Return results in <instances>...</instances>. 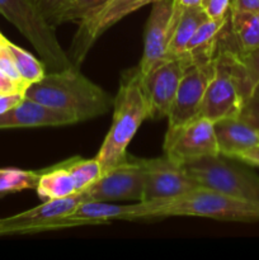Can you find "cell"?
<instances>
[{
	"instance_id": "cell-1",
	"label": "cell",
	"mask_w": 259,
	"mask_h": 260,
	"mask_svg": "<svg viewBox=\"0 0 259 260\" xmlns=\"http://www.w3.org/2000/svg\"><path fill=\"white\" fill-rule=\"evenodd\" d=\"M25 98L75 117L78 122L104 116L113 108L114 96L83 75L80 68L70 66L50 71L25 89Z\"/></svg>"
},
{
	"instance_id": "cell-2",
	"label": "cell",
	"mask_w": 259,
	"mask_h": 260,
	"mask_svg": "<svg viewBox=\"0 0 259 260\" xmlns=\"http://www.w3.org/2000/svg\"><path fill=\"white\" fill-rule=\"evenodd\" d=\"M185 216L229 222H258L259 205L207 188H198L167 200L135 203L134 221H154Z\"/></svg>"
},
{
	"instance_id": "cell-3",
	"label": "cell",
	"mask_w": 259,
	"mask_h": 260,
	"mask_svg": "<svg viewBox=\"0 0 259 260\" xmlns=\"http://www.w3.org/2000/svg\"><path fill=\"white\" fill-rule=\"evenodd\" d=\"M145 119H149V106L142 74L136 66L122 73L118 91L114 96L111 128L95 156L103 174L128 159L127 147Z\"/></svg>"
},
{
	"instance_id": "cell-4",
	"label": "cell",
	"mask_w": 259,
	"mask_h": 260,
	"mask_svg": "<svg viewBox=\"0 0 259 260\" xmlns=\"http://www.w3.org/2000/svg\"><path fill=\"white\" fill-rule=\"evenodd\" d=\"M249 93L250 89L238 50L223 46L220 41L200 116L212 122L239 116Z\"/></svg>"
},
{
	"instance_id": "cell-5",
	"label": "cell",
	"mask_w": 259,
	"mask_h": 260,
	"mask_svg": "<svg viewBox=\"0 0 259 260\" xmlns=\"http://www.w3.org/2000/svg\"><path fill=\"white\" fill-rule=\"evenodd\" d=\"M0 14L29 41L48 71L74 66L58 42L55 27L41 14L33 0H0Z\"/></svg>"
},
{
	"instance_id": "cell-6",
	"label": "cell",
	"mask_w": 259,
	"mask_h": 260,
	"mask_svg": "<svg viewBox=\"0 0 259 260\" xmlns=\"http://www.w3.org/2000/svg\"><path fill=\"white\" fill-rule=\"evenodd\" d=\"M183 167L201 188L259 205V177L239 160L220 154L185 162Z\"/></svg>"
},
{
	"instance_id": "cell-7",
	"label": "cell",
	"mask_w": 259,
	"mask_h": 260,
	"mask_svg": "<svg viewBox=\"0 0 259 260\" xmlns=\"http://www.w3.org/2000/svg\"><path fill=\"white\" fill-rule=\"evenodd\" d=\"M86 201L83 192L65 198L47 200L35 208L0 218V238L48 233L68 229L66 216L74 212L78 205Z\"/></svg>"
},
{
	"instance_id": "cell-8",
	"label": "cell",
	"mask_w": 259,
	"mask_h": 260,
	"mask_svg": "<svg viewBox=\"0 0 259 260\" xmlns=\"http://www.w3.org/2000/svg\"><path fill=\"white\" fill-rule=\"evenodd\" d=\"M154 2L156 0H111L101 9L81 20L68 52L71 63L80 68L89 51L107 30L128 14Z\"/></svg>"
},
{
	"instance_id": "cell-9",
	"label": "cell",
	"mask_w": 259,
	"mask_h": 260,
	"mask_svg": "<svg viewBox=\"0 0 259 260\" xmlns=\"http://www.w3.org/2000/svg\"><path fill=\"white\" fill-rule=\"evenodd\" d=\"M164 155L179 164L220 155L215 134V122L197 117L165 134Z\"/></svg>"
},
{
	"instance_id": "cell-10",
	"label": "cell",
	"mask_w": 259,
	"mask_h": 260,
	"mask_svg": "<svg viewBox=\"0 0 259 260\" xmlns=\"http://www.w3.org/2000/svg\"><path fill=\"white\" fill-rule=\"evenodd\" d=\"M144 177V197L141 202L178 197L201 188L192 179L183 164L168 156L139 159Z\"/></svg>"
},
{
	"instance_id": "cell-11",
	"label": "cell",
	"mask_w": 259,
	"mask_h": 260,
	"mask_svg": "<svg viewBox=\"0 0 259 260\" xmlns=\"http://www.w3.org/2000/svg\"><path fill=\"white\" fill-rule=\"evenodd\" d=\"M83 193L86 201L141 202L144 197V177L137 157L128 156L126 161L104 173Z\"/></svg>"
},
{
	"instance_id": "cell-12",
	"label": "cell",
	"mask_w": 259,
	"mask_h": 260,
	"mask_svg": "<svg viewBox=\"0 0 259 260\" xmlns=\"http://www.w3.org/2000/svg\"><path fill=\"white\" fill-rule=\"evenodd\" d=\"M213 60L206 63H189L183 73L169 114L168 128H177L200 117L203 96L212 75Z\"/></svg>"
},
{
	"instance_id": "cell-13",
	"label": "cell",
	"mask_w": 259,
	"mask_h": 260,
	"mask_svg": "<svg viewBox=\"0 0 259 260\" xmlns=\"http://www.w3.org/2000/svg\"><path fill=\"white\" fill-rule=\"evenodd\" d=\"M187 65L184 58H167L142 75L149 119L167 118Z\"/></svg>"
},
{
	"instance_id": "cell-14",
	"label": "cell",
	"mask_w": 259,
	"mask_h": 260,
	"mask_svg": "<svg viewBox=\"0 0 259 260\" xmlns=\"http://www.w3.org/2000/svg\"><path fill=\"white\" fill-rule=\"evenodd\" d=\"M177 0H156L152 3L144 32V52L139 69L142 75L165 58V51L177 18Z\"/></svg>"
},
{
	"instance_id": "cell-15",
	"label": "cell",
	"mask_w": 259,
	"mask_h": 260,
	"mask_svg": "<svg viewBox=\"0 0 259 260\" xmlns=\"http://www.w3.org/2000/svg\"><path fill=\"white\" fill-rule=\"evenodd\" d=\"M75 123H79L75 117L53 111L25 96L14 107L0 113V129L61 127Z\"/></svg>"
},
{
	"instance_id": "cell-16",
	"label": "cell",
	"mask_w": 259,
	"mask_h": 260,
	"mask_svg": "<svg viewBox=\"0 0 259 260\" xmlns=\"http://www.w3.org/2000/svg\"><path fill=\"white\" fill-rule=\"evenodd\" d=\"M215 134L220 154L229 157L259 145V131L238 116L216 121Z\"/></svg>"
},
{
	"instance_id": "cell-17",
	"label": "cell",
	"mask_w": 259,
	"mask_h": 260,
	"mask_svg": "<svg viewBox=\"0 0 259 260\" xmlns=\"http://www.w3.org/2000/svg\"><path fill=\"white\" fill-rule=\"evenodd\" d=\"M229 22V17L223 19H210L206 18L185 50L184 60L188 63H206L211 62L217 53L222 32Z\"/></svg>"
},
{
	"instance_id": "cell-18",
	"label": "cell",
	"mask_w": 259,
	"mask_h": 260,
	"mask_svg": "<svg viewBox=\"0 0 259 260\" xmlns=\"http://www.w3.org/2000/svg\"><path fill=\"white\" fill-rule=\"evenodd\" d=\"M178 5V4H177ZM207 18L202 5L182 8L178 5L177 18L165 51V58H184L185 50L201 23Z\"/></svg>"
},
{
	"instance_id": "cell-19",
	"label": "cell",
	"mask_w": 259,
	"mask_h": 260,
	"mask_svg": "<svg viewBox=\"0 0 259 260\" xmlns=\"http://www.w3.org/2000/svg\"><path fill=\"white\" fill-rule=\"evenodd\" d=\"M35 190L38 197L45 201L58 200L78 193L65 161L41 170L40 179Z\"/></svg>"
},
{
	"instance_id": "cell-20",
	"label": "cell",
	"mask_w": 259,
	"mask_h": 260,
	"mask_svg": "<svg viewBox=\"0 0 259 260\" xmlns=\"http://www.w3.org/2000/svg\"><path fill=\"white\" fill-rule=\"evenodd\" d=\"M229 24L239 52L259 47V12L230 9Z\"/></svg>"
},
{
	"instance_id": "cell-21",
	"label": "cell",
	"mask_w": 259,
	"mask_h": 260,
	"mask_svg": "<svg viewBox=\"0 0 259 260\" xmlns=\"http://www.w3.org/2000/svg\"><path fill=\"white\" fill-rule=\"evenodd\" d=\"M65 165L73 177L78 193L88 189L103 174L102 165L96 157L93 159H83L80 156L70 157L65 160Z\"/></svg>"
},
{
	"instance_id": "cell-22",
	"label": "cell",
	"mask_w": 259,
	"mask_h": 260,
	"mask_svg": "<svg viewBox=\"0 0 259 260\" xmlns=\"http://www.w3.org/2000/svg\"><path fill=\"white\" fill-rule=\"evenodd\" d=\"M41 170H23L17 168L0 169V196L36 189Z\"/></svg>"
},
{
	"instance_id": "cell-23",
	"label": "cell",
	"mask_w": 259,
	"mask_h": 260,
	"mask_svg": "<svg viewBox=\"0 0 259 260\" xmlns=\"http://www.w3.org/2000/svg\"><path fill=\"white\" fill-rule=\"evenodd\" d=\"M7 46L13 60H14L15 66H17L18 71H19L20 78L23 79V81L28 86L30 84L40 81L46 75V65L43 63V61L37 60L35 56L30 55L29 52L23 50L19 46L12 43L10 41H8Z\"/></svg>"
},
{
	"instance_id": "cell-24",
	"label": "cell",
	"mask_w": 259,
	"mask_h": 260,
	"mask_svg": "<svg viewBox=\"0 0 259 260\" xmlns=\"http://www.w3.org/2000/svg\"><path fill=\"white\" fill-rule=\"evenodd\" d=\"M109 2L111 0H70L56 15L52 25L56 28L68 22L80 23L81 20L101 9Z\"/></svg>"
},
{
	"instance_id": "cell-25",
	"label": "cell",
	"mask_w": 259,
	"mask_h": 260,
	"mask_svg": "<svg viewBox=\"0 0 259 260\" xmlns=\"http://www.w3.org/2000/svg\"><path fill=\"white\" fill-rule=\"evenodd\" d=\"M238 117L259 131V83L245 98Z\"/></svg>"
},
{
	"instance_id": "cell-26",
	"label": "cell",
	"mask_w": 259,
	"mask_h": 260,
	"mask_svg": "<svg viewBox=\"0 0 259 260\" xmlns=\"http://www.w3.org/2000/svg\"><path fill=\"white\" fill-rule=\"evenodd\" d=\"M239 57L243 63L246 81L251 91L254 86L259 83V47L248 52H239Z\"/></svg>"
},
{
	"instance_id": "cell-27",
	"label": "cell",
	"mask_w": 259,
	"mask_h": 260,
	"mask_svg": "<svg viewBox=\"0 0 259 260\" xmlns=\"http://www.w3.org/2000/svg\"><path fill=\"white\" fill-rule=\"evenodd\" d=\"M7 45H8V42H7ZM7 45H5L4 47L2 48V51H0V70H2L3 73L8 76V78L12 79V80L14 81V83L17 84L20 89H22L23 93H24L25 89L28 88V85L24 83V81H23V79L20 78L19 71H18L17 66H15L14 60H13V57H12V55H10L9 50H8Z\"/></svg>"
},
{
	"instance_id": "cell-28",
	"label": "cell",
	"mask_w": 259,
	"mask_h": 260,
	"mask_svg": "<svg viewBox=\"0 0 259 260\" xmlns=\"http://www.w3.org/2000/svg\"><path fill=\"white\" fill-rule=\"evenodd\" d=\"M202 8L210 19H223L230 14L231 0H202Z\"/></svg>"
},
{
	"instance_id": "cell-29",
	"label": "cell",
	"mask_w": 259,
	"mask_h": 260,
	"mask_svg": "<svg viewBox=\"0 0 259 260\" xmlns=\"http://www.w3.org/2000/svg\"><path fill=\"white\" fill-rule=\"evenodd\" d=\"M33 2H35L36 7L41 12V14L52 25V22L56 18V15L62 10V8L70 0H33Z\"/></svg>"
},
{
	"instance_id": "cell-30",
	"label": "cell",
	"mask_w": 259,
	"mask_h": 260,
	"mask_svg": "<svg viewBox=\"0 0 259 260\" xmlns=\"http://www.w3.org/2000/svg\"><path fill=\"white\" fill-rule=\"evenodd\" d=\"M233 159L239 160L243 164L250 165V167H258L259 168V145L258 146L250 147L244 151L238 152L233 156Z\"/></svg>"
},
{
	"instance_id": "cell-31",
	"label": "cell",
	"mask_w": 259,
	"mask_h": 260,
	"mask_svg": "<svg viewBox=\"0 0 259 260\" xmlns=\"http://www.w3.org/2000/svg\"><path fill=\"white\" fill-rule=\"evenodd\" d=\"M24 98L23 93H13V94H0V113H4L5 111L14 107Z\"/></svg>"
},
{
	"instance_id": "cell-32",
	"label": "cell",
	"mask_w": 259,
	"mask_h": 260,
	"mask_svg": "<svg viewBox=\"0 0 259 260\" xmlns=\"http://www.w3.org/2000/svg\"><path fill=\"white\" fill-rule=\"evenodd\" d=\"M0 93L2 94H13V93H23L22 89L12 80L8 78L2 70H0ZM24 94V93H23Z\"/></svg>"
},
{
	"instance_id": "cell-33",
	"label": "cell",
	"mask_w": 259,
	"mask_h": 260,
	"mask_svg": "<svg viewBox=\"0 0 259 260\" xmlns=\"http://www.w3.org/2000/svg\"><path fill=\"white\" fill-rule=\"evenodd\" d=\"M231 10L259 12V0H231Z\"/></svg>"
},
{
	"instance_id": "cell-34",
	"label": "cell",
	"mask_w": 259,
	"mask_h": 260,
	"mask_svg": "<svg viewBox=\"0 0 259 260\" xmlns=\"http://www.w3.org/2000/svg\"><path fill=\"white\" fill-rule=\"evenodd\" d=\"M177 4L180 5L182 8L201 7L202 5V0H177Z\"/></svg>"
},
{
	"instance_id": "cell-35",
	"label": "cell",
	"mask_w": 259,
	"mask_h": 260,
	"mask_svg": "<svg viewBox=\"0 0 259 260\" xmlns=\"http://www.w3.org/2000/svg\"><path fill=\"white\" fill-rule=\"evenodd\" d=\"M9 40H7V38L4 37V36H3V33H0V51H2V48L4 47L5 45H7V42Z\"/></svg>"
},
{
	"instance_id": "cell-36",
	"label": "cell",
	"mask_w": 259,
	"mask_h": 260,
	"mask_svg": "<svg viewBox=\"0 0 259 260\" xmlns=\"http://www.w3.org/2000/svg\"><path fill=\"white\" fill-rule=\"evenodd\" d=\"M0 94H2V93H0Z\"/></svg>"
},
{
	"instance_id": "cell-37",
	"label": "cell",
	"mask_w": 259,
	"mask_h": 260,
	"mask_svg": "<svg viewBox=\"0 0 259 260\" xmlns=\"http://www.w3.org/2000/svg\"><path fill=\"white\" fill-rule=\"evenodd\" d=\"M0 33H2V32H0Z\"/></svg>"
}]
</instances>
